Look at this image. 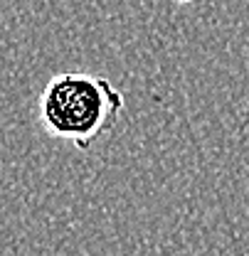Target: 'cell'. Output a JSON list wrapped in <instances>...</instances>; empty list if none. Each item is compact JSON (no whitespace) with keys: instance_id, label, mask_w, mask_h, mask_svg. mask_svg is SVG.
Wrapping results in <instances>:
<instances>
[{"instance_id":"2","label":"cell","mask_w":249,"mask_h":256,"mask_svg":"<svg viewBox=\"0 0 249 256\" xmlns=\"http://www.w3.org/2000/svg\"><path fill=\"white\" fill-rule=\"evenodd\" d=\"M173 2H178V5H185V2H192V0H173Z\"/></svg>"},{"instance_id":"1","label":"cell","mask_w":249,"mask_h":256,"mask_svg":"<svg viewBox=\"0 0 249 256\" xmlns=\"http://www.w3.org/2000/svg\"><path fill=\"white\" fill-rule=\"evenodd\" d=\"M124 94L104 76L84 72L55 74L40 96V121L55 138L89 150L111 133L124 114Z\"/></svg>"}]
</instances>
